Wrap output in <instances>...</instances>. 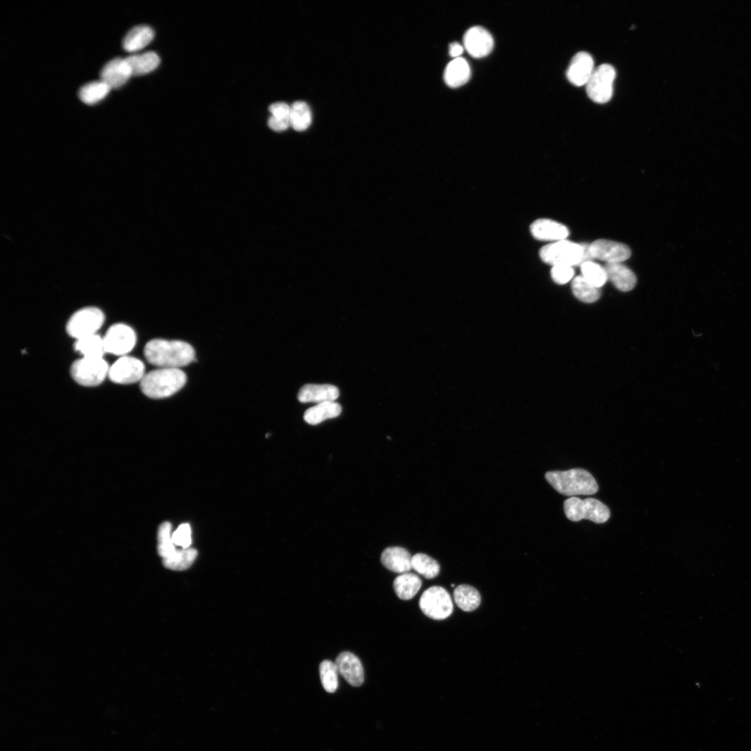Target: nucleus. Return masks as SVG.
<instances>
[{
  "instance_id": "bb28decb",
  "label": "nucleus",
  "mask_w": 751,
  "mask_h": 751,
  "mask_svg": "<svg viewBox=\"0 0 751 751\" xmlns=\"http://www.w3.org/2000/svg\"><path fill=\"white\" fill-rule=\"evenodd\" d=\"M271 114L268 121L269 127L275 132H282L291 127V106L284 102H276L269 107Z\"/></svg>"
},
{
  "instance_id": "f257e3e1",
  "label": "nucleus",
  "mask_w": 751,
  "mask_h": 751,
  "mask_svg": "<svg viewBox=\"0 0 751 751\" xmlns=\"http://www.w3.org/2000/svg\"><path fill=\"white\" fill-rule=\"evenodd\" d=\"M147 361L159 368L180 369L195 360L192 346L183 341L155 339L147 343L144 349Z\"/></svg>"
},
{
  "instance_id": "39448f33",
  "label": "nucleus",
  "mask_w": 751,
  "mask_h": 751,
  "mask_svg": "<svg viewBox=\"0 0 751 751\" xmlns=\"http://www.w3.org/2000/svg\"><path fill=\"white\" fill-rule=\"evenodd\" d=\"M563 508L566 517L573 522L587 519L597 524H601L607 522L611 515L609 508L594 498L583 500L572 497L564 502Z\"/></svg>"
},
{
  "instance_id": "473e14b6",
  "label": "nucleus",
  "mask_w": 751,
  "mask_h": 751,
  "mask_svg": "<svg viewBox=\"0 0 751 751\" xmlns=\"http://www.w3.org/2000/svg\"><path fill=\"white\" fill-rule=\"evenodd\" d=\"M412 569L423 575L427 579H434L440 573V565L431 557L419 553L412 557Z\"/></svg>"
},
{
  "instance_id": "6ab92c4d",
  "label": "nucleus",
  "mask_w": 751,
  "mask_h": 751,
  "mask_svg": "<svg viewBox=\"0 0 751 751\" xmlns=\"http://www.w3.org/2000/svg\"><path fill=\"white\" fill-rule=\"evenodd\" d=\"M339 396L338 388L333 385L307 384L300 389L298 398L302 403H322L334 402Z\"/></svg>"
},
{
  "instance_id": "9d476101",
  "label": "nucleus",
  "mask_w": 751,
  "mask_h": 751,
  "mask_svg": "<svg viewBox=\"0 0 751 751\" xmlns=\"http://www.w3.org/2000/svg\"><path fill=\"white\" fill-rule=\"evenodd\" d=\"M103 341L106 353L124 357L135 348L137 336L132 328L118 324L109 328Z\"/></svg>"
},
{
  "instance_id": "7c9ffc66",
  "label": "nucleus",
  "mask_w": 751,
  "mask_h": 751,
  "mask_svg": "<svg viewBox=\"0 0 751 751\" xmlns=\"http://www.w3.org/2000/svg\"><path fill=\"white\" fill-rule=\"evenodd\" d=\"M312 122V113L309 106L303 101H297L291 105V127L298 132L307 130Z\"/></svg>"
},
{
  "instance_id": "ddd939ff",
  "label": "nucleus",
  "mask_w": 751,
  "mask_h": 751,
  "mask_svg": "<svg viewBox=\"0 0 751 751\" xmlns=\"http://www.w3.org/2000/svg\"><path fill=\"white\" fill-rule=\"evenodd\" d=\"M594 69L592 56L584 51L577 52L570 61L567 78L572 85L581 87L587 85Z\"/></svg>"
},
{
  "instance_id": "cd10ccee",
  "label": "nucleus",
  "mask_w": 751,
  "mask_h": 751,
  "mask_svg": "<svg viewBox=\"0 0 751 751\" xmlns=\"http://www.w3.org/2000/svg\"><path fill=\"white\" fill-rule=\"evenodd\" d=\"M75 348L83 358L102 359L106 353L103 338L96 334L77 339Z\"/></svg>"
},
{
  "instance_id": "4468645a",
  "label": "nucleus",
  "mask_w": 751,
  "mask_h": 751,
  "mask_svg": "<svg viewBox=\"0 0 751 751\" xmlns=\"http://www.w3.org/2000/svg\"><path fill=\"white\" fill-rule=\"evenodd\" d=\"M464 46L468 52L475 58H483L493 50L494 41L491 34L482 27L469 29L464 37Z\"/></svg>"
},
{
  "instance_id": "f704fd0d",
  "label": "nucleus",
  "mask_w": 751,
  "mask_h": 751,
  "mask_svg": "<svg viewBox=\"0 0 751 751\" xmlns=\"http://www.w3.org/2000/svg\"><path fill=\"white\" fill-rule=\"evenodd\" d=\"M338 670L335 663L323 661L320 666V674L324 688L328 693H334L338 688Z\"/></svg>"
},
{
  "instance_id": "2eb2a0df",
  "label": "nucleus",
  "mask_w": 751,
  "mask_h": 751,
  "mask_svg": "<svg viewBox=\"0 0 751 751\" xmlns=\"http://www.w3.org/2000/svg\"><path fill=\"white\" fill-rule=\"evenodd\" d=\"M530 232L537 240L552 243L565 240L570 235L565 225L548 218H540L533 222Z\"/></svg>"
},
{
  "instance_id": "5701e85b",
  "label": "nucleus",
  "mask_w": 751,
  "mask_h": 751,
  "mask_svg": "<svg viewBox=\"0 0 751 751\" xmlns=\"http://www.w3.org/2000/svg\"><path fill=\"white\" fill-rule=\"evenodd\" d=\"M341 413V407L335 402H324L308 410L304 414V421L309 425H317L324 421L338 417Z\"/></svg>"
},
{
  "instance_id": "1a4fd4ad",
  "label": "nucleus",
  "mask_w": 751,
  "mask_h": 751,
  "mask_svg": "<svg viewBox=\"0 0 751 751\" xmlns=\"http://www.w3.org/2000/svg\"><path fill=\"white\" fill-rule=\"evenodd\" d=\"M104 321L103 313L98 309H83L76 313L67 324V332L73 337L79 339L96 334Z\"/></svg>"
},
{
  "instance_id": "0eeeda50",
  "label": "nucleus",
  "mask_w": 751,
  "mask_h": 751,
  "mask_svg": "<svg viewBox=\"0 0 751 751\" xmlns=\"http://www.w3.org/2000/svg\"><path fill=\"white\" fill-rule=\"evenodd\" d=\"M419 605L427 616L437 620L446 619L453 609L450 595L441 587H432L426 590Z\"/></svg>"
},
{
  "instance_id": "393cba45",
  "label": "nucleus",
  "mask_w": 751,
  "mask_h": 751,
  "mask_svg": "<svg viewBox=\"0 0 751 751\" xmlns=\"http://www.w3.org/2000/svg\"><path fill=\"white\" fill-rule=\"evenodd\" d=\"M133 76H143L155 71L160 64L159 56L154 52L131 55L126 58Z\"/></svg>"
},
{
  "instance_id": "2f4dec72",
  "label": "nucleus",
  "mask_w": 751,
  "mask_h": 751,
  "mask_svg": "<svg viewBox=\"0 0 751 751\" xmlns=\"http://www.w3.org/2000/svg\"><path fill=\"white\" fill-rule=\"evenodd\" d=\"M111 89L102 81L84 85L79 91L80 99L87 104H94L103 100Z\"/></svg>"
},
{
  "instance_id": "c756f323",
  "label": "nucleus",
  "mask_w": 751,
  "mask_h": 751,
  "mask_svg": "<svg viewBox=\"0 0 751 751\" xmlns=\"http://www.w3.org/2000/svg\"><path fill=\"white\" fill-rule=\"evenodd\" d=\"M197 555L198 552L193 548L179 550L168 557L163 559V564L170 570H184L193 564Z\"/></svg>"
},
{
  "instance_id": "aec40b11",
  "label": "nucleus",
  "mask_w": 751,
  "mask_h": 751,
  "mask_svg": "<svg viewBox=\"0 0 751 751\" xmlns=\"http://www.w3.org/2000/svg\"><path fill=\"white\" fill-rule=\"evenodd\" d=\"M608 280L622 292H629L636 286V275L622 263H607L605 265Z\"/></svg>"
},
{
  "instance_id": "4be33fe9",
  "label": "nucleus",
  "mask_w": 751,
  "mask_h": 751,
  "mask_svg": "<svg viewBox=\"0 0 751 751\" xmlns=\"http://www.w3.org/2000/svg\"><path fill=\"white\" fill-rule=\"evenodd\" d=\"M423 585L420 577L412 572L401 574L394 581V590L396 596L403 601L414 598Z\"/></svg>"
},
{
  "instance_id": "dca6fc26",
  "label": "nucleus",
  "mask_w": 751,
  "mask_h": 751,
  "mask_svg": "<svg viewBox=\"0 0 751 751\" xmlns=\"http://www.w3.org/2000/svg\"><path fill=\"white\" fill-rule=\"evenodd\" d=\"M133 76L132 71L126 59L115 58L102 68L100 80L111 89H119L126 84Z\"/></svg>"
},
{
  "instance_id": "58836bf2",
  "label": "nucleus",
  "mask_w": 751,
  "mask_h": 751,
  "mask_svg": "<svg viewBox=\"0 0 751 751\" xmlns=\"http://www.w3.org/2000/svg\"><path fill=\"white\" fill-rule=\"evenodd\" d=\"M463 52L464 47L460 44L458 43H453L449 45V54L452 57H454L455 59L456 58L460 57L459 56H460Z\"/></svg>"
},
{
  "instance_id": "f8f14e48",
  "label": "nucleus",
  "mask_w": 751,
  "mask_h": 751,
  "mask_svg": "<svg viewBox=\"0 0 751 751\" xmlns=\"http://www.w3.org/2000/svg\"><path fill=\"white\" fill-rule=\"evenodd\" d=\"M592 259L607 263H622L628 260L631 252L625 245L607 240H598L590 245Z\"/></svg>"
},
{
  "instance_id": "9b49d317",
  "label": "nucleus",
  "mask_w": 751,
  "mask_h": 751,
  "mask_svg": "<svg viewBox=\"0 0 751 751\" xmlns=\"http://www.w3.org/2000/svg\"><path fill=\"white\" fill-rule=\"evenodd\" d=\"M145 366L140 360L123 357L109 368L108 377L119 384H131L141 381L145 376Z\"/></svg>"
},
{
  "instance_id": "7ed1b4c3",
  "label": "nucleus",
  "mask_w": 751,
  "mask_h": 751,
  "mask_svg": "<svg viewBox=\"0 0 751 751\" xmlns=\"http://www.w3.org/2000/svg\"><path fill=\"white\" fill-rule=\"evenodd\" d=\"M546 479L557 492L571 497L594 495L598 491V484L592 475L581 469L548 472Z\"/></svg>"
},
{
  "instance_id": "6e6552de",
  "label": "nucleus",
  "mask_w": 751,
  "mask_h": 751,
  "mask_svg": "<svg viewBox=\"0 0 751 751\" xmlns=\"http://www.w3.org/2000/svg\"><path fill=\"white\" fill-rule=\"evenodd\" d=\"M616 75L615 69L610 65L603 64L595 68L586 85L589 97L597 103L603 104L609 101L613 94Z\"/></svg>"
},
{
  "instance_id": "20e7f679",
  "label": "nucleus",
  "mask_w": 751,
  "mask_h": 751,
  "mask_svg": "<svg viewBox=\"0 0 751 751\" xmlns=\"http://www.w3.org/2000/svg\"><path fill=\"white\" fill-rule=\"evenodd\" d=\"M542 261L553 266H581L592 260L590 245L576 244L567 240L553 243L540 250Z\"/></svg>"
},
{
  "instance_id": "f3484780",
  "label": "nucleus",
  "mask_w": 751,
  "mask_h": 751,
  "mask_svg": "<svg viewBox=\"0 0 751 751\" xmlns=\"http://www.w3.org/2000/svg\"><path fill=\"white\" fill-rule=\"evenodd\" d=\"M339 673L353 686L364 682V669L359 658L350 652L341 653L335 660Z\"/></svg>"
},
{
  "instance_id": "c9c22d12",
  "label": "nucleus",
  "mask_w": 751,
  "mask_h": 751,
  "mask_svg": "<svg viewBox=\"0 0 751 751\" xmlns=\"http://www.w3.org/2000/svg\"><path fill=\"white\" fill-rule=\"evenodd\" d=\"M171 524L168 522L162 524L158 530V554L163 559L167 558L177 550L171 536Z\"/></svg>"
},
{
  "instance_id": "a211bd4d",
  "label": "nucleus",
  "mask_w": 751,
  "mask_h": 751,
  "mask_svg": "<svg viewBox=\"0 0 751 751\" xmlns=\"http://www.w3.org/2000/svg\"><path fill=\"white\" fill-rule=\"evenodd\" d=\"M412 556L408 550L401 547H390L382 553L381 561L388 570L403 574L412 569Z\"/></svg>"
},
{
  "instance_id": "e433bc0d",
  "label": "nucleus",
  "mask_w": 751,
  "mask_h": 751,
  "mask_svg": "<svg viewBox=\"0 0 751 751\" xmlns=\"http://www.w3.org/2000/svg\"><path fill=\"white\" fill-rule=\"evenodd\" d=\"M172 539L175 546H181L183 549L189 548L192 544L191 527L188 524L181 525L178 530L172 534Z\"/></svg>"
},
{
  "instance_id": "423d86ee",
  "label": "nucleus",
  "mask_w": 751,
  "mask_h": 751,
  "mask_svg": "<svg viewBox=\"0 0 751 751\" xmlns=\"http://www.w3.org/2000/svg\"><path fill=\"white\" fill-rule=\"evenodd\" d=\"M109 367L102 359L82 358L71 368V375L80 385L93 387L101 384L108 376Z\"/></svg>"
},
{
  "instance_id": "c85d7f7f",
  "label": "nucleus",
  "mask_w": 751,
  "mask_h": 751,
  "mask_svg": "<svg viewBox=\"0 0 751 751\" xmlns=\"http://www.w3.org/2000/svg\"><path fill=\"white\" fill-rule=\"evenodd\" d=\"M572 291L577 300L587 304L597 302L601 296L600 288L590 283L583 276H576L573 279Z\"/></svg>"
},
{
  "instance_id": "b1692460",
  "label": "nucleus",
  "mask_w": 751,
  "mask_h": 751,
  "mask_svg": "<svg viewBox=\"0 0 751 751\" xmlns=\"http://www.w3.org/2000/svg\"><path fill=\"white\" fill-rule=\"evenodd\" d=\"M153 29L146 25L133 28L125 36L123 47L127 52H134L146 47L154 38Z\"/></svg>"
},
{
  "instance_id": "a878e982",
  "label": "nucleus",
  "mask_w": 751,
  "mask_h": 751,
  "mask_svg": "<svg viewBox=\"0 0 751 751\" xmlns=\"http://www.w3.org/2000/svg\"><path fill=\"white\" fill-rule=\"evenodd\" d=\"M453 598L457 606L467 612L477 609L481 604V596L479 592L469 585H460L453 592Z\"/></svg>"
},
{
  "instance_id": "72a5a7b5",
  "label": "nucleus",
  "mask_w": 751,
  "mask_h": 751,
  "mask_svg": "<svg viewBox=\"0 0 751 751\" xmlns=\"http://www.w3.org/2000/svg\"><path fill=\"white\" fill-rule=\"evenodd\" d=\"M581 267L582 276L598 288L602 287L608 280L605 267L592 260L584 262Z\"/></svg>"
},
{
  "instance_id": "412c9836",
  "label": "nucleus",
  "mask_w": 751,
  "mask_h": 751,
  "mask_svg": "<svg viewBox=\"0 0 751 751\" xmlns=\"http://www.w3.org/2000/svg\"><path fill=\"white\" fill-rule=\"evenodd\" d=\"M471 76V71L468 62L464 58L458 57L447 66L444 79L449 87L458 88L467 84Z\"/></svg>"
},
{
  "instance_id": "4c0bfd02",
  "label": "nucleus",
  "mask_w": 751,
  "mask_h": 751,
  "mask_svg": "<svg viewBox=\"0 0 751 751\" xmlns=\"http://www.w3.org/2000/svg\"><path fill=\"white\" fill-rule=\"evenodd\" d=\"M574 275L572 267L565 265L553 266L551 270L552 280L557 284H564L568 282Z\"/></svg>"
},
{
  "instance_id": "f03ea898",
  "label": "nucleus",
  "mask_w": 751,
  "mask_h": 751,
  "mask_svg": "<svg viewBox=\"0 0 751 751\" xmlns=\"http://www.w3.org/2000/svg\"><path fill=\"white\" fill-rule=\"evenodd\" d=\"M186 382L187 375L181 369L159 368L146 374L140 386L146 396L159 399L176 394Z\"/></svg>"
}]
</instances>
